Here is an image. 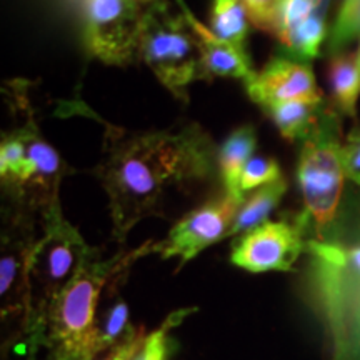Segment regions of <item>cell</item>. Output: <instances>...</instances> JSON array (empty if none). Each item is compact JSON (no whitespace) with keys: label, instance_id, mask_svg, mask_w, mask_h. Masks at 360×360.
Returning a JSON list of instances; mask_svg holds the SVG:
<instances>
[{"label":"cell","instance_id":"obj_1","mask_svg":"<svg viewBox=\"0 0 360 360\" xmlns=\"http://www.w3.org/2000/svg\"><path fill=\"white\" fill-rule=\"evenodd\" d=\"M219 165V152L199 124L125 134L110 129L103 159L94 170L107 193L112 236L124 242L141 220L162 215L170 191L204 184Z\"/></svg>","mask_w":360,"mask_h":360},{"label":"cell","instance_id":"obj_2","mask_svg":"<svg viewBox=\"0 0 360 360\" xmlns=\"http://www.w3.org/2000/svg\"><path fill=\"white\" fill-rule=\"evenodd\" d=\"M152 252H159V242H147L109 260H98L97 255L79 270L47 314L42 342L49 350L45 360H96V314L102 292L120 270Z\"/></svg>","mask_w":360,"mask_h":360},{"label":"cell","instance_id":"obj_3","mask_svg":"<svg viewBox=\"0 0 360 360\" xmlns=\"http://www.w3.org/2000/svg\"><path fill=\"white\" fill-rule=\"evenodd\" d=\"M42 233L35 245L29 270V309L24 332L37 347L42 345L45 322L53 300L72 282L79 270L97 257L77 229L67 222L60 205L40 217Z\"/></svg>","mask_w":360,"mask_h":360},{"label":"cell","instance_id":"obj_4","mask_svg":"<svg viewBox=\"0 0 360 360\" xmlns=\"http://www.w3.org/2000/svg\"><path fill=\"white\" fill-rule=\"evenodd\" d=\"M340 127V114L335 107H323L317 127L304 141L297 165V182L304 199L299 222L304 229H312L315 240H327L347 179Z\"/></svg>","mask_w":360,"mask_h":360},{"label":"cell","instance_id":"obj_5","mask_svg":"<svg viewBox=\"0 0 360 360\" xmlns=\"http://www.w3.org/2000/svg\"><path fill=\"white\" fill-rule=\"evenodd\" d=\"M139 57L162 85L180 102L188 101V87L205 79L200 45L184 13L167 2H154L142 12Z\"/></svg>","mask_w":360,"mask_h":360},{"label":"cell","instance_id":"obj_6","mask_svg":"<svg viewBox=\"0 0 360 360\" xmlns=\"http://www.w3.org/2000/svg\"><path fill=\"white\" fill-rule=\"evenodd\" d=\"M11 92L13 112L24 117V122L13 130L24 143V160L17 174L4 184V188H7L13 209L42 217L53 207L60 205V182L72 170L56 148L40 135L22 82L17 84V87H11Z\"/></svg>","mask_w":360,"mask_h":360},{"label":"cell","instance_id":"obj_7","mask_svg":"<svg viewBox=\"0 0 360 360\" xmlns=\"http://www.w3.org/2000/svg\"><path fill=\"white\" fill-rule=\"evenodd\" d=\"M85 45L107 65H129L139 53L142 12L137 0H84Z\"/></svg>","mask_w":360,"mask_h":360},{"label":"cell","instance_id":"obj_8","mask_svg":"<svg viewBox=\"0 0 360 360\" xmlns=\"http://www.w3.org/2000/svg\"><path fill=\"white\" fill-rule=\"evenodd\" d=\"M40 236L35 215L13 209L2 236L0 257V299L2 317H20L22 330L29 309V270Z\"/></svg>","mask_w":360,"mask_h":360},{"label":"cell","instance_id":"obj_9","mask_svg":"<svg viewBox=\"0 0 360 360\" xmlns=\"http://www.w3.org/2000/svg\"><path fill=\"white\" fill-rule=\"evenodd\" d=\"M242 204L224 192L222 197L193 209L174 225L164 242H159L162 259L179 257L180 265H186L207 247L222 240L229 236Z\"/></svg>","mask_w":360,"mask_h":360},{"label":"cell","instance_id":"obj_10","mask_svg":"<svg viewBox=\"0 0 360 360\" xmlns=\"http://www.w3.org/2000/svg\"><path fill=\"white\" fill-rule=\"evenodd\" d=\"M304 227L299 220L265 222L242 236L233 245L231 260L249 272L292 270L304 250Z\"/></svg>","mask_w":360,"mask_h":360},{"label":"cell","instance_id":"obj_11","mask_svg":"<svg viewBox=\"0 0 360 360\" xmlns=\"http://www.w3.org/2000/svg\"><path fill=\"white\" fill-rule=\"evenodd\" d=\"M252 102L265 110L270 105L290 101L322 103L321 89L310 64L282 56L272 57L250 82L245 84Z\"/></svg>","mask_w":360,"mask_h":360},{"label":"cell","instance_id":"obj_12","mask_svg":"<svg viewBox=\"0 0 360 360\" xmlns=\"http://www.w3.org/2000/svg\"><path fill=\"white\" fill-rule=\"evenodd\" d=\"M180 12L184 13L188 25L192 27L193 34L200 45L202 65H204L205 79L220 77V79H240L247 84L255 77L257 72L250 64V58L244 49L219 39L212 30L207 29L193 13L188 11L184 0H177Z\"/></svg>","mask_w":360,"mask_h":360},{"label":"cell","instance_id":"obj_13","mask_svg":"<svg viewBox=\"0 0 360 360\" xmlns=\"http://www.w3.org/2000/svg\"><path fill=\"white\" fill-rule=\"evenodd\" d=\"M129 269H122L112 281L107 283V305L103 307L102 314L96 321V349L97 354L103 350H110L117 344L124 342L129 337L137 334L135 328L129 321V305L119 294V282H122L127 276Z\"/></svg>","mask_w":360,"mask_h":360},{"label":"cell","instance_id":"obj_14","mask_svg":"<svg viewBox=\"0 0 360 360\" xmlns=\"http://www.w3.org/2000/svg\"><path fill=\"white\" fill-rule=\"evenodd\" d=\"M257 147V134L254 125H242L225 139L219 150V172L224 184V192L233 199L244 202L245 197L240 192V177L244 167Z\"/></svg>","mask_w":360,"mask_h":360},{"label":"cell","instance_id":"obj_15","mask_svg":"<svg viewBox=\"0 0 360 360\" xmlns=\"http://www.w3.org/2000/svg\"><path fill=\"white\" fill-rule=\"evenodd\" d=\"M326 103H315L305 101H290L276 103L265 109L278 132L287 141H305L321 120Z\"/></svg>","mask_w":360,"mask_h":360},{"label":"cell","instance_id":"obj_16","mask_svg":"<svg viewBox=\"0 0 360 360\" xmlns=\"http://www.w3.org/2000/svg\"><path fill=\"white\" fill-rule=\"evenodd\" d=\"M328 82H330L334 107L340 115H357L360 97V70L357 58L349 53L332 57L328 65Z\"/></svg>","mask_w":360,"mask_h":360},{"label":"cell","instance_id":"obj_17","mask_svg":"<svg viewBox=\"0 0 360 360\" xmlns=\"http://www.w3.org/2000/svg\"><path fill=\"white\" fill-rule=\"evenodd\" d=\"M285 192L287 182L283 177L278 179L277 182H272L269 184V186H264L260 187L259 191H255L249 199H245L244 204L240 205L227 237L247 233L254 231V229H257L259 225L267 222L270 212L281 204Z\"/></svg>","mask_w":360,"mask_h":360},{"label":"cell","instance_id":"obj_18","mask_svg":"<svg viewBox=\"0 0 360 360\" xmlns=\"http://www.w3.org/2000/svg\"><path fill=\"white\" fill-rule=\"evenodd\" d=\"M249 15H247L242 0H212L210 12V30L225 42L245 47L249 35Z\"/></svg>","mask_w":360,"mask_h":360},{"label":"cell","instance_id":"obj_19","mask_svg":"<svg viewBox=\"0 0 360 360\" xmlns=\"http://www.w3.org/2000/svg\"><path fill=\"white\" fill-rule=\"evenodd\" d=\"M360 39V0H344L327 39L332 57L344 53L345 47Z\"/></svg>","mask_w":360,"mask_h":360},{"label":"cell","instance_id":"obj_20","mask_svg":"<svg viewBox=\"0 0 360 360\" xmlns=\"http://www.w3.org/2000/svg\"><path fill=\"white\" fill-rule=\"evenodd\" d=\"M278 179H282L281 165L276 159H270V157H252L247 162L240 177V192H250L254 188H260L269 184L277 182Z\"/></svg>","mask_w":360,"mask_h":360},{"label":"cell","instance_id":"obj_21","mask_svg":"<svg viewBox=\"0 0 360 360\" xmlns=\"http://www.w3.org/2000/svg\"><path fill=\"white\" fill-rule=\"evenodd\" d=\"M242 4L252 24L277 37L285 0H242Z\"/></svg>","mask_w":360,"mask_h":360},{"label":"cell","instance_id":"obj_22","mask_svg":"<svg viewBox=\"0 0 360 360\" xmlns=\"http://www.w3.org/2000/svg\"><path fill=\"white\" fill-rule=\"evenodd\" d=\"M330 2L332 0H285L278 34L309 19L326 20Z\"/></svg>","mask_w":360,"mask_h":360},{"label":"cell","instance_id":"obj_23","mask_svg":"<svg viewBox=\"0 0 360 360\" xmlns=\"http://www.w3.org/2000/svg\"><path fill=\"white\" fill-rule=\"evenodd\" d=\"M172 323V317L155 332L146 337L142 349L134 360H165L167 359V328Z\"/></svg>","mask_w":360,"mask_h":360},{"label":"cell","instance_id":"obj_24","mask_svg":"<svg viewBox=\"0 0 360 360\" xmlns=\"http://www.w3.org/2000/svg\"><path fill=\"white\" fill-rule=\"evenodd\" d=\"M344 160L347 179L357 184L360 180V127L354 129L344 143Z\"/></svg>","mask_w":360,"mask_h":360},{"label":"cell","instance_id":"obj_25","mask_svg":"<svg viewBox=\"0 0 360 360\" xmlns=\"http://www.w3.org/2000/svg\"><path fill=\"white\" fill-rule=\"evenodd\" d=\"M143 342H146V334H143V328H141L135 335L112 347L103 360H134L139 350L142 349Z\"/></svg>","mask_w":360,"mask_h":360},{"label":"cell","instance_id":"obj_26","mask_svg":"<svg viewBox=\"0 0 360 360\" xmlns=\"http://www.w3.org/2000/svg\"><path fill=\"white\" fill-rule=\"evenodd\" d=\"M357 337H359V344H360V304L357 307Z\"/></svg>","mask_w":360,"mask_h":360},{"label":"cell","instance_id":"obj_27","mask_svg":"<svg viewBox=\"0 0 360 360\" xmlns=\"http://www.w3.org/2000/svg\"><path fill=\"white\" fill-rule=\"evenodd\" d=\"M355 58H357V65H359V70H360V45H359V52H357V57H355Z\"/></svg>","mask_w":360,"mask_h":360},{"label":"cell","instance_id":"obj_28","mask_svg":"<svg viewBox=\"0 0 360 360\" xmlns=\"http://www.w3.org/2000/svg\"><path fill=\"white\" fill-rule=\"evenodd\" d=\"M142 2H155V0H142ZM159 2V0H157Z\"/></svg>","mask_w":360,"mask_h":360},{"label":"cell","instance_id":"obj_29","mask_svg":"<svg viewBox=\"0 0 360 360\" xmlns=\"http://www.w3.org/2000/svg\"><path fill=\"white\" fill-rule=\"evenodd\" d=\"M357 186H359V187H360V180H359V182H357Z\"/></svg>","mask_w":360,"mask_h":360}]
</instances>
